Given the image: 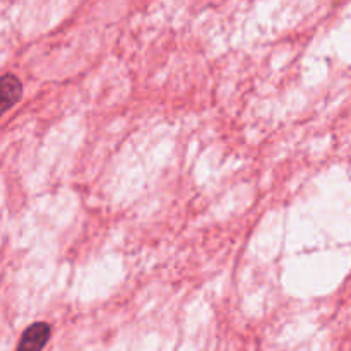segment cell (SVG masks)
<instances>
[{
    "label": "cell",
    "mask_w": 351,
    "mask_h": 351,
    "mask_svg": "<svg viewBox=\"0 0 351 351\" xmlns=\"http://www.w3.org/2000/svg\"><path fill=\"white\" fill-rule=\"evenodd\" d=\"M51 328L47 322H34L23 332L16 351H41L50 339Z\"/></svg>",
    "instance_id": "obj_1"
},
{
    "label": "cell",
    "mask_w": 351,
    "mask_h": 351,
    "mask_svg": "<svg viewBox=\"0 0 351 351\" xmlns=\"http://www.w3.org/2000/svg\"><path fill=\"white\" fill-rule=\"evenodd\" d=\"M23 98V82L14 74H3L0 81V103H2V113H7L10 108L19 103Z\"/></svg>",
    "instance_id": "obj_2"
}]
</instances>
